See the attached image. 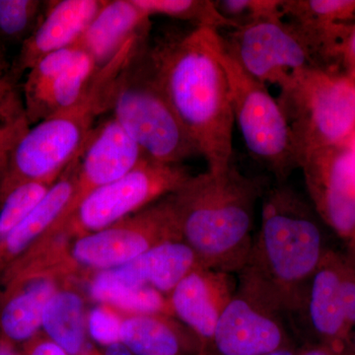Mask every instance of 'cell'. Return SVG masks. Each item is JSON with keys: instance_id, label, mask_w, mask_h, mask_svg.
I'll return each mask as SVG.
<instances>
[{"instance_id": "obj_22", "label": "cell", "mask_w": 355, "mask_h": 355, "mask_svg": "<svg viewBox=\"0 0 355 355\" xmlns=\"http://www.w3.org/2000/svg\"><path fill=\"white\" fill-rule=\"evenodd\" d=\"M78 279H67L44 307L42 331L67 355H83L93 347L89 342L85 297Z\"/></svg>"}, {"instance_id": "obj_21", "label": "cell", "mask_w": 355, "mask_h": 355, "mask_svg": "<svg viewBox=\"0 0 355 355\" xmlns=\"http://www.w3.org/2000/svg\"><path fill=\"white\" fill-rule=\"evenodd\" d=\"M83 149L72 159L38 205L0 246V284L8 268L51 227L69 205L76 188Z\"/></svg>"}, {"instance_id": "obj_42", "label": "cell", "mask_w": 355, "mask_h": 355, "mask_svg": "<svg viewBox=\"0 0 355 355\" xmlns=\"http://www.w3.org/2000/svg\"><path fill=\"white\" fill-rule=\"evenodd\" d=\"M83 355H104L103 354V352H99L97 349H95L94 347H91L90 349L88 350L87 352H86L85 354Z\"/></svg>"}, {"instance_id": "obj_1", "label": "cell", "mask_w": 355, "mask_h": 355, "mask_svg": "<svg viewBox=\"0 0 355 355\" xmlns=\"http://www.w3.org/2000/svg\"><path fill=\"white\" fill-rule=\"evenodd\" d=\"M312 205L284 183L266 187L261 223L239 282L279 310L301 320L306 292L328 248Z\"/></svg>"}, {"instance_id": "obj_38", "label": "cell", "mask_w": 355, "mask_h": 355, "mask_svg": "<svg viewBox=\"0 0 355 355\" xmlns=\"http://www.w3.org/2000/svg\"><path fill=\"white\" fill-rule=\"evenodd\" d=\"M301 349H297V347L292 343L291 345L282 347V349L275 350V352H270V354L265 355H300Z\"/></svg>"}, {"instance_id": "obj_37", "label": "cell", "mask_w": 355, "mask_h": 355, "mask_svg": "<svg viewBox=\"0 0 355 355\" xmlns=\"http://www.w3.org/2000/svg\"><path fill=\"white\" fill-rule=\"evenodd\" d=\"M0 355H19L12 343L0 335Z\"/></svg>"}, {"instance_id": "obj_36", "label": "cell", "mask_w": 355, "mask_h": 355, "mask_svg": "<svg viewBox=\"0 0 355 355\" xmlns=\"http://www.w3.org/2000/svg\"><path fill=\"white\" fill-rule=\"evenodd\" d=\"M104 355H133L121 343H114L108 347H105Z\"/></svg>"}, {"instance_id": "obj_18", "label": "cell", "mask_w": 355, "mask_h": 355, "mask_svg": "<svg viewBox=\"0 0 355 355\" xmlns=\"http://www.w3.org/2000/svg\"><path fill=\"white\" fill-rule=\"evenodd\" d=\"M104 3L105 0L46 2L38 25L23 42L16 69L29 71L46 55L73 46Z\"/></svg>"}, {"instance_id": "obj_26", "label": "cell", "mask_w": 355, "mask_h": 355, "mask_svg": "<svg viewBox=\"0 0 355 355\" xmlns=\"http://www.w3.org/2000/svg\"><path fill=\"white\" fill-rule=\"evenodd\" d=\"M150 17L166 16L190 23L193 28L231 29L217 10L214 0H135Z\"/></svg>"}, {"instance_id": "obj_6", "label": "cell", "mask_w": 355, "mask_h": 355, "mask_svg": "<svg viewBox=\"0 0 355 355\" xmlns=\"http://www.w3.org/2000/svg\"><path fill=\"white\" fill-rule=\"evenodd\" d=\"M277 102L291 130L296 158L343 144L355 132V76L338 69L297 70Z\"/></svg>"}, {"instance_id": "obj_14", "label": "cell", "mask_w": 355, "mask_h": 355, "mask_svg": "<svg viewBox=\"0 0 355 355\" xmlns=\"http://www.w3.org/2000/svg\"><path fill=\"white\" fill-rule=\"evenodd\" d=\"M146 157L112 114L100 121L86 140L73 195L57 221L67 218L93 191L125 176Z\"/></svg>"}, {"instance_id": "obj_9", "label": "cell", "mask_w": 355, "mask_h": 355, "mask_svg": "<svg viewBox=\"0 0 355 355\" xmlns=\"http://www.w3.org/2000/svg\"><path fill=\"white\" fill-rule=\"evenodd\" d=\"M182 239L171 195L108 227L69 240L67 261L79 280L127 265L153 248Z\"/></svg>"}, {"instance_id": "obj_30", "label": "cell", "mask_w": 355, "mask_h": 355, "mask_svg": "<svg viewBox=\"0 0 355 355\" xmlns=\"http://www.w3.org/2000/svg\"><path fill=\"white\" fill-rule=\"evenodd\" d=\"M123 315L109 305L97 304L87 313L89 338L102 347L121 343Z\"/></svg>"}, {"instance_id": "obj_10", "label": "cell", "mask_w": 355, "mask_h": 355, "mask_svg": "<svg viewBox=\"0 0 355 355\" xmlns=\"http://www.w3.org/2000/svg\"><path fill=\"white\" fill-rule=\"evenodd\" d=\"M229 51L260 83L280 88L297 70L321 67L304 41L284 19L260 21L229 30Z\"/></svg>"}, {"instance_id": "obj_28", "label": "cell", "mask_w": 355, "mask_h": 355, "mask_svg": "<svg viewBox=\"0 0 355 355\" xmlns=\"http://www.w3.org/2000/svg\"><path fill=\"white\" fill-rule=\"evenodd\" d=\"M46 3L38 0H0V36L25 41L38 25Z\"/></svg>"}, {"instance_id": "obj_43", "label": "cell", "mask_w": 355, "mask_h": 355, "mask_svg": "<svg viewBox=\"0 0 355 355\" xmlns=\"http://www.w3.org/2000/svg\"><path fill=\"white\" fill-rule=\"evenodd\" d=\"M349 144L350 148H352V153H354L355 155V132L354 135L350 137V139H349Z\"/></svg>"}, {"instance_id": "obj_24", "label": "cell", "mask_w": 355, "mask_h": 355, "mask_svg": "<svg viewBox=\"0 0 355 355\" xmlns=\"http://www.w3.org/2000/svg\"><path fill=\"white\" fill-rule=\"evenodd\" d=\"M84 282L87 284L89 297L97 304L111 306L123 316L163 315L173 317L168 296L153 287L123 286L96 279L92 275H89Z\"/></svg>"}, {"instance_id": "obj_44", "label": "cell", "mask_w": 355, "mask_h": 355, "mask_svg": "<svg viewBox=\"0 0 355 355\" xmlns=\"http://www.w3.org/2000/svg\"><path fill=\"white\" fill-rule=\"evenodd\" d=\"M350 355V354H349Z\"/></svg>"}, {"instance_id": "obj_25", "label": "cell", "mask_w": 355, "mask_h": 355, "mask_svg": "<svg viewBox=\"0 0 355 355\" xmlns=\"http://www.w3.org/2000/svg\"><path fill=\"white\" fill-rule=\"evenodd\" d=\"M81 49L76 44L55 51L40 60L28 71L23 87L25 112L30 123L43 121L44 104L58 76L76 57Z\"/></svg>"}, {"instance_id": "obj_13", "label": "cell", "mask_w": 355, "mask_h": 355, "mask_svg": "<svg viewBox=\"0 0 355 355\" xmlns=\"http://www.w3.org/2000/svg\"><path fill=\"white\" fill-rule=\"evenodd\" d=\"M67 279H73L51 266L13 263L0 284V335L14 345L38 336L49 299Z\"/></svg>"}, {"instance_id": "obj_16", "label": "cell", "mask_w": 355, "mask_h": 355, "mask_svg": "<svg viewBox=\"0 0 355 355\" xmlns=\"http://www.w3.org/2000/svg\"><path fill=\"white\" fill-rule=\"evenodd\" d=\"M282 10L319 67L340 69V49L355 24V0H282Z\"/></svg>"}, {"instance_id": "obj_11", "label": "cell", "mask_w": 355, "mask_h": 355, "mask_svg": "<svg viewBox=\"0 0 355 355\" xmlns=\"http://www.w3.org/2000/svg\"><path fill=\"white\" fill-rule=\"evenodd\" d=\"M299 168L318 216L349 244L355 236V155L349 140L314 151Z\"/></svg>"}, {"instance_id": "obj_5", "label": "cell", "mask_w": 355, "mask_h": 355, "mask_svg": "<svg viewBox=\"0 0 355 355\" xmlns=\"http://www.w3.org/2000/svg\"><path fill=\"white\" fill-rule=\"evenodd\" d=\"M149 46L142 40L119 74L112 116L147 158L180 165L200 154L161 87Z\"/></svg>"}, {"instance_id": "obj_27", "label": "cell", "mask_w": 355, "mask_h": 355, "mask_svg": "<svg viewBox=\"0 0 355 355\" xmlns=\"http://www.w3.org/2000/svg\"><path fill=\"white\" fill-rule=\"evenodd\" d=\"M97 69L91 55L80 50L53 84L44 104L43 120L78 101Z\"/></svg>"}, {"instance_id": "obj_40", "label": "cell", "mask_w": 355, "mask_h": 355, "mask_svg": "<svg viewBox=\"0 0 355 355\" xmlns=\"http://www.w3.org/2000/svg\"><path fill=\"white\" fill-rule=\"evenodd\" d=\"M349 350L350 355H355V329L352 331V336H350Z\"/></svg>"}, {"instance_id": "obj_4", "label": "cell", "mask_w": 355, "mask_h": 355, "mask_svg": "<svg viewBox=\"0 0 355 355\" xmlns=\"http://www.w3.org/2000/svg\"><path fill=\"white\" fill-rule=\"evenodd\" d=\"M148 36L146 31L130 39L116 57L97 69L78 101L27 130L14 149L0 184V203L23 184L58 179L83 148L97 119L111 112L119 74Z\"/></svg>"}, {"instance_id": "obj_19", "label": "cell", "mask_w": 355, "mask_h": 355, "mask_svg": "<svg viewBox=\"0 0 355 355\" xmlns=\"http://www.w3.org/2000/svg\"><path fill=\"white\" fill-rule=\"evenodd\" d=\"M200 268L203 266L195 251L177 240L158 245L127 265L89 275L123 286L153 287L169 296L187 275Z\"/></svg>"}, {"instance_id": "obj_7", "label": "cell", "mask_w": 355, "mask_h": 355, "mask_svg": "<svg viewBox=\"0 0 355 355\" xmlns=\"http://www.w3.org/2000/svg\"><path fill=\"white\" fill-rule=\"evenodd\" d=\"M210 48L225 71L234 121L248 150L279 183L299 168L291 130L268 86L252 76L229 51L220 32L209 30Z\"/></svg>"}, {"instance_id": "obj_8", "label": "cell", "mask_w": 355, "mask_h": 355, "mask_svg": "<svg viewBox=\"0 0 355 355\" xmlns=\"http://www.w3.org/2000/svg\"><path fill=\"white\" fill-rule=\"evenodd\" d=\"M191 177L181 164H162L146 157L125 176L93 191L44 235L72 240L101 230L171 195Z\"/></svg>"}, {"instance_id": "obj_3", "label": "cell", "mask_w": 355, "mask_h": 355, "mask_svg": "<svg viewBox=\"0 0 355 355\" xmlns=\"http://www.w3.org/2000/svg\"><path fill=\"white\" fill-rule=\"evenodd\" d=\"M266 184L234 165L191 176L171 193L182 239L203 268L239 273L253 246L254 211Z\"/></svg>"}, {"instance_id": "obj_2", "label": "cell", "mask_w": 355, "mask_h": 355, "mask_svg": "<svg viewBox=\"0 0 355 355\" xmlns=\"http://www.w3.org/2000/svg\"><path fill=\"white\" fill-rule=\"evenodd\" d=\"M209 28L163 37L149 46L159 83L210 172L232 163L234 114L227 77L210 48Z\"/></svg>"}, {"instance_id": "obj_32", "label": "cell", "mask_w": 355, "mask_h": 355, "mask_svg": "<svg viewBox=\"0 0 355 355\" xmlns=\"http://www.w3.org/2000/svg\"><path fill=\"white\" fill-rule=\"evenodd\" d=\"M340 284L347 324L355 329V261L347 253H340Z\"/></svg>"}, {"instance_id": "obj_15", "label": "cell", "mask_w": 355, "mask_h": 355, "mask_svg": "<svg viewBox=\"0 0 355 355\" xmlns=\"http://www.w3.org/2000/svg\"><path fill=\"white\" fill-rule=\"evenodd\" d=\"M236 288L230 273L200 268L187 275L168 296L173 317L195 338L197 355H212L217 323Z\"/></svg>"}, {"instance_id": "obj_39", "label": "cell", "mask_w": 355, "mask_h": 355, "mask_svg": "<svg viewBox=\"0 0 355 355\" xmlns=\"http://www.w3.org/2000/svg\"><path fill=\"white\" fill-rule=\"evenodd\" d=\"M347 253L349 254V256L352 257V260L355 261V236L354 237V239H352V241H350L349 244L347 245Z\"/></svg>"}, {"instance_id": "obj_34", "label": "cell", "mask_w": 355, "mask_h": 355, "mask_svg": "<svg viewBox=\"0 0 355 355\" xmlns=\"http://www.w3.org/2000/svg\"><path fill=\"white\" fill-rule=\"evenodd\" d=\"M340 69L355 76V24L340 49Z\"/></svg>"}, {"instance_id": "obj_20", "label": "cell", "mask_w": 355, "mask_h": 355, "mask_svg": "<svg viewBox=\"0 0 355 355\" xmlns=\"http://www.w3.org/2000/svg\"><path fill=\"white\" fill-rule=\"evenodd\" d=\"M150 20L135 0H105L76 44L91 55L99 69L116 57L130 39L149 31Z\"/></svg>"}, {"instance_id": "obj_29", "label": "cell", "mask_w": 355, "mask_h": 355, "mask_svg": "<svg viewBox=\"0 0 355 355\" xmlns=\"http://www.w3.org/2000/svg\"><path fill=\"white\" fill-rule=\"evenodd\" d=\"M214 4L231 29L263 20L284 19L282 0H214Z\"/></svg>"}, {"instance_id": "obj_35", "label": "cell", "mask_w": 355, "mask_h": 355, "mask_svg": "<svg viewBox=\"0 0 355 355\" xmlns=\"http://www.w3.org/2000/svg\"><path fill=\"white\" fill-rule=\"evenodd\" d=\"M300 355H349V352H342L329 345L316 343L302 347Z\"/></svg>"}, {"instance_id": "obj_31", "label": "cell", "mask_w": 355, "mask_h": 355, "mask_svg": "<svg viewBox=\"0 0 355 355\" xmlns=\"http://www.w3.org/2000/svg\"><path fill=\"white\" fill-rule=\"evenodd\" d=\"M29 128L30 123L26 114L0 128V184L6 175L14 149Z\"/></svg>"}, {"instance_id": "obj_41", "label": "cell", "mask_w": 355, "mask_h": 355, "mask_svg": "<svg viewBox=\"0 0 355 355\" xmlns=\"http://www.w3.org/2000/svg\"><path fill=\"white\" fill-rule=\"evenodd\" d=\"M4 70H6V62H4L3 57L0 53V78H2L6 74H4Z\"/></svg>"}, {"instance_id": "obj_33", "label": "cell", "mask_w": 355, "mask_h": 355, "mask_svg": "<svg viewBox=\"0 0 355 355\" xmlns=\"http://www.w3.org/2000/svg\"><path fill=\"white\" fill-rule=\"evenodd\" d=\"M19 355H67V354L48 336L38 335L25 343L24 349L22 352H19Z\"/></svg>"}, {"instance_id": "obj_17", "label": "cell", "mask_w": 355, "mask_h": 355, "mask_svg": "<svg viewBox=\"0 0 355 355\" xmlns=\"http://www.w3.org/2000/svg\"><path fill=\"white\" fill-rule=\"evenodd\" d=\"M301 320H304L317 343L349 352L352 330L343 309L340 284V253L329 250L306 292Z\"/></svg>"}, {"instance_id": "obj_12", "label": "cell", "mask_w": 355, "mask_h": 355, "mask_svg": "<svg viewBox=\"0 0 355 355\" xmlns=\"http://www.w3.org/2000/svg\"><path fill=\"white\" fill-rule=\"evenodd\" d=\"M286 320L256 292L238 284L217 323L212 355H265L291 345Z\"/></svg>"}, {"instance_id": "obj_23", "label": "cell", "mask_w": 355, "mask_h": 355, "mask_svg": "<svg viewBox=\"0 0 355 355\" xmlns=\"http://www.w3.org/2000/svg\"><path fill=\"white\" fill-rule=\"evenodd\" d=\"M121 343L133 355H197L190 331L175 318L163 315L123 317Z\"/></svg>"}]
</instances>
